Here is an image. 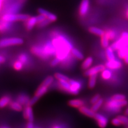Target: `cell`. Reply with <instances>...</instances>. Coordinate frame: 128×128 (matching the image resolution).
<instances>
[{"label":"cell","instance_id":"6da1fadb","mask_svg":"<svg viewBox=\"0 0 128 128\" xmlns=\"http://www.w3.org/2000/svg\"><path fill=\"white\" fill-rule=\"evenodd\" d=\"M52 44L54 46L56 57L60 61H64L70 54L73 48L70 42L65 37L59 36L52 41Z\"/></svg>","mask_w":128,"mask_h":128},{"label":"cell","instance_id":"7a4b0ae2","mask_svg":"<svg viewBox=\"0 0 128 128\" xmlns=\"http://www.w3.org/2000/svg\"><path fill=\"white\" fill-rule=\"evenodd\" d=\"M30 17L28 14H4L2 20L6 22H14L18 21L26 22Z\"/></svg>","mask_w":128,"mask_h":128},{"label":"cell","instance_id":"3957f363","mask_svg":"<svg viewBox=\"0 0 128 128\" xmlns=\"http://www.w3.org/2000/svg\"><path fill=\"white\" fill-rule=\"evenodd\" d=\"M128 102L126 100L122 101H118L111 99L106 102L105 107L106 110L110 112H118L121 108L127 105Z\"/></svg>","mask_w":128,"mask_h":128},{"label":"cell","instance_id":"277c9868","mask_svg":"<svg viewBox=\"0 0 128 128\" xmlns=\"http://www.w3.org/2000/svg\"><path fill=\"white\" fill-rule=\"evenodd\" d=\"M24 40L20 38H9L0 40V48H6L13 46L22 45Z\"/></svg>","mask_w":128,"mask_h":128},{"label":"cell","instance_id":"5b68a950","mask_svg":"<svg viewBox=\"0 0 128 128\" xmlns=\"http://www.w3.org/2000/svg\"><path fill=\"white\" fill-rule=\"evenodd\" d=\"M128 46V33H123L122 34L121 38L114 43L112 46L113 50H119L122 48L127 46Z\"/></svg>","mask_w":128,"mask_h":128},{"label":"cell","instance_id":"8992f818","mask_svg":"<svg viewBox=\"0 0 128 128\" xmlns=\"http://www.w3.org/2000/svg\"><path fill=\"white\" fill-rule=\"evenodd\" d=\"M106 67L103 65H99L95 66L93 67L86 70L84 72V75L86 76H91L97 75L100 72H102L104 70H105Z\"/></svg>","mask_w":128,"mask_h":128},{"label":"cell","instance_id":"52a82bcc","mask_svg":"<svg viewBox=\"0 0 128 128\" xmlns=\"http://www.w3.org/2000/svg\"><path fill=\"white\" fill-rule=\"evenodd\" d=\"M69 83L70 84V88L68 93L74 95L78 94L80 90L81 89V83L74 80H70Z\"/></svg>","mask_w":128,"mask_h":128},{"label":"cell","instance_id":"ba28073f","mask_svg":"<svg viewBox=\"0 0 128 128\" xmlns=\"http://www.w3.org/2000/svg\"><path fill=\"white\" fill-rule=\"evenodd\" d=\"M94 118L100 128H105L107 126L108 119L104 115L99 113H96Z\"/></svg>","mask_w":128,"mask_h":128},{"label":"cell","instance_id":"9c48e42d","mask_svg":"<svg viewBox=\"0 0 128 128\" xmlns=\"http://www.w3.org/2000/svg\"><path fill=\"white\" fill-rule=\"evenodd\" d=\"M90 7V1L89 0H82L80 4L79 13L80 16H85L88 11H89Z\"/></svg>","mask_w":128,"mask_h":128},{"label":"cell","instance_id":"30bf717a","mask_svg":"<svg viewBox=\"0 0 128 128\" xmlns=\"http://www.w3.org/2000/svg\"><path fill=\"white\" fill-rule=\"evenodd\" d=\"M38 11L40 14H42L43 16H44L46 19H49V20L51 21V22H54L57 20V16L54 14L50 12L49 11L43 9V8H39V9L38 10Z\"/></svg>","mask_w":128,"mask_h":128},{"label":"cell","instance_id":"8fae6325","mask_svg":"<svg viewBox=\"0 0 128 128\" xmlns=\"http://www.w3.org/2000/svg\"><path fill=\"white\" fill-rule=\"evenodd\" d=\"M24 116L27 119L28 122H33L34 121L33 111L32 106L27 105L26 106L24 110Z\"/></svg>","mask_w":128,"mask_h":128},{"label":"cell","instance_id":"7c38bea8","mask_svg":"<svg viewBox=\"0 0 128 128\" xmlns=\"http://www.w3.org/2000/svg\"><path fill=\"white\" fill-rule=\"evenodd\" d=\"M122 66V62L115 59L113 60L108 61L106 62L105 65V67L109 70H118L121 68Z\"/></svg>","mask_w":128,"mask_h":128},{"label":"cell","instance_id":"4fadbf2b","mask_svg":"<svg viewBox=\"0 0 128 128\" xmlns=\"http://www.w3.org/2000/svg\"><path fill=\"white\" fill-rule=\"evenodd\" d=\"M78 110L80 113H81L82 114L89 118H94V115L96 114L95 112H94L91 109H90L89 108H88L87 107H86L84 106L80 107Z\"/></svg>","mask_w":128,"mask_h":128},{"label":"cell","instance_id":"5bb4252c","mask_svg":"<svg viewBox=\"0 0 128 128\" xmlns=\"http://www.w3.org/2000/svg\"><path fill=\"white\" fill-rule=\"evenodd\" d=\"M38 24V21L36 16H32L27 20L26 22V27L27 30H30L33 28L34 26Z\"/></svg>","mask_w":128,"mask_h":128},{"label":"cell","instance_id":"9a60e30c","mask_svg":"<svg viewBox=\"0 0 128 128\" xmlns=\"http://www.w3.org/2000/svg\"><path fill=\"white\" fill-rule=\"evenodd\" d=\"M84 104L85 102L83 100L80 99H72L68 102V105L69 106L74 108H79L80 107L84 106Z\"/></svg>","mask_w":128,"mask_h":128},{"label":"cell","instance_id":"2e32d148","mask_svg":"<svg viewBox=\"0 0 128 128\" xmlns=\"http://www.w3.org/2000/svg\"><path fill=\"white\" fill-rule=\"evenodd\" d=\"M48 90V87L41 84L38 88L37 90L36 91L35 96H37V97H38V98L41 97L42 96H43L44 94L46 93Z\"/></svg>","mask_w":128,"mask_h":128},{"label":"cell","instance_id":"e0dca14e","mask_svg":"<svg viewBox=\"0 0 128 128\" xmlns=\"http://www.w3.org/2000/svg\"><path fill=\"white\" fill-rule=\"evenodd\" d=\"M30 100L29 97L25 94H20L18 98V101L22 105H28V104Z\"/></svg>","mask_w":128,"mask_h":128},{"label":"cell","instance_id":"ac0fdd59","mask_svg":"<svg viewBox=\"0 0 128 128\" xmlns=\"http://www.w3.org/2000/svg\"><path fill=\"white\" fill-rule=\"evenodd\" d=\"M93 58L91 57H87L84 62H82V68L83 70H87L90 68V67L92 65V64L93 63Z\"/></svg>","mask_w":128,"mask_h":128},{"label":"cell","instance_id":"d6986e66","mask_svg":"<svg viewBox=\"0 0 128 128\" xmlns=\"http://www.w3.org/2000/svg\"><path fill=\"white\" fill-rule=\"evenodd\" d=\"M11 102V98L8 96H3L0 98V108H3L8 105L10 104Z\"/></svg>","mask_w":128,"mask_h":128},{"label":"cell","instance_id":"ffe728a7","mask_svg":"<svg viewBox=\"0 0 128 128\" xmlns=\"http://www.w3.org/2000/svg\"><path fill=\"white\" fill-rule=\"evenodd\" d=\"M89 30L90 33H92L94 34H95L96 35L99 36H101V37L105 33V32H104L102 30L99 28H98V27H90Z\"/></svg>","mask_w":128,"mask_h":128},{"label":"cell","instance_id":"44dd1931","mask_svg":"<svg viewBox=\"0 0 128 128\" xmlns=\"http://www.w3.org/2000/svg\"><path fill=\"white\" fill-rule=\"evenodd\" d=\"M106 57L108 59V61L113 60L115 59V54H114V50L112 49V48L108 47L106 50Z\"/></svg>","mask_w":128,"mask_h":128},{"label":"cell","instance_id":"7402d4cb","mask_svg":"<svg viewBox=\"0 0 128 128\" xmlns=\"http://www.w3.org/2000/svg\"><path fill=\"white\" fill-rule=\"evenodd\" d=\"M9 105H10L11 108L15 111L20 112L22 110V105L17 101L10 102Z\"/></svg>","mask_w":128,"mask_h":128},{"label":"cell","instance_id":"603a6c76","mask_svg":"<svg viewBox=\"0 0 128 128\" xmlns=\"http://www.w3.org/2000/svg\"><path fill=\"white\" fill-rule=\"evenodd\" d=\"M59 86L60 88V89H62L65 91L68 92L70 88V84L69 81H59L58 82Z\"/></svg>","mask_w":128,"mask_h":128},{"label":"cell","instance_id":"cb8c5ba5","mask_svg":"<svg viewBox=\"0 0 128 128\" xmlns=\"http://www.w3.org/2000/svg\"><path fill=\"white\" fill-rule=\"evenodd\" d=\"M71 53L74 57L78 60H82L84 58V56L78 49L75 48H73L71 50Z\"/></svg>","mask_w":128,"mask_h":128},{"label":"cell","instance_id":"d4e9b609","mask_svg":"<svg viewBox=\"0 0 128 128\" xmlns=\"http://www.w3.org/2000/svg\"><path fill=\"white\" fill-rule=\"evenodd\" d=\"M97 75L91 76L89 77V82H88V87H89L90 89H93L95 86L96 82H97Z\"/></svg>","mask_w":128,"mask_h":128},{"label":"cell","instance_id":"484cf974","mask_svg":"<svg viewBox=\"0 0 128 128\" xmlns=\"http://www.w3.org/2000/svg\"><path fill=\"white\" fill-rule=\"evenodd\" d=\"M102 78L105 80H108L112 76V72L109 70H104L102 72Z\"/></svg>","mask_w":128,"mask_h":128},{"label":"cell","instance_id":"4316f807","mask_svg":"<svg viewBox=\"0 0 128 128\" xmlns=\"http://www.w3.org/2000/svg\"><path fill=\"white\" fill-rule=\"evenodd\" d=\"M101 44L103 48H107L109 46V40L110 39L108 38L106 33H105L103 36L101 37Z\"/></svg>","mask_w":128,"mask_h":128},{"label":"cell","instance_id":"83f0119b","mask_svg":"<svg viewBox=\"0 0 128 128\" xmlns=\"http://www.w3.org/2000/svg\"><path fill=\"white\" fill-rule=\"evenodd\" d=\"M54 78L58 80V81H69L70 78L67 76L62 74L59 73H56L54 75Z\"/></svg>","mask_w":128,"mask_h":128},{"label":"cell","instance_id":"f1b7e54d","mask_svg":"<svg viewBox=\"0 0 128 128\" xmlns=\"http://www.w3.org/2000/svg\"><path fill=\"white\" fill-rule=\"evenodd\" d=\"M54 81V78L52 76H49L46 77L44 80V81L42 82L41 84L49 88V86L53 83Z\"/></svg>","mask_w":128,"mask_h":128},{"label":"cell","instance_id":"f546056e","mask_svg":"<svg viewBox=\"0 0 128 128\" xmlns=\"http://www.w3.org/2000/svg\"><path fill=\"white\" fill-rule=\"evenodd\" d=\"M103 102H104L103 99L100 98L98 102H97L96 103L93 104V105H92V106L91 109L94 112H96L100 108V107L102 105Z\"/></svg>","mask_w":128,"mask_h":128},{"label":"cell","instance_id":"4dcf8cb0","mask_svg":"<svg viewBox=\"0 0 128 128\" xmlns=\"http://www.w3.org/2000/svg\"><path fill=\"white\" fill-rule=\"evenodd\" d=\"M10 23V22L3 21L1 19V21L0 22V32H3L9 29Z\"/></svg>","mask_w":128,"mask_h":128},{"label":"cell","instance_id":"1f68e13d","mask_svg":"<svg viewBox=\"0 0 128 128\" xmlns=\"http://www.w3.org/2000/svg\"><path fill=\"white\" fill-rule=\"evenodd\" d=\"M128 51V47H127V46L122 48H121V49H119L118 51V57L121 59H124V57L127 53Z\"/></svg>","mask_w":128,"mask_h":128},{"label":"cell","instance_id":"d6a6232c","mask_svg":"<svg viewBox=\"0 0 128 128\" xmlns=\"http://www.w3.org/2000/svg\"><path fill=\"white\" fill-rule=\"evenodd\" d=\"M111 99L115 100L118 101H122L126 100V97L123 94H116L112 96Z\"/></svg>","mask_w":128,"mask_h":128},{"label":"cell","instance_id":"836d02e7","mask_svg":"<svg viewBox=\"0 0 128 128\" xmlns=\"http://www.w3.org/2000/svg\"><path fill=\"white\" fill-rule=\"evenodd\" d=\"M24 65L21 62H20L19 60H17L14 62V65H13V67L15 70H20L23 68Z\"/></svg>","mask_w":128,"mask_h":128},{"label":"cell","instance_id":"e575fe53","mask_svg":"<svg viewBox=\"0 0 128 128\" xmlns=\"http://www.w3.org/2000/svg\"><path fill=\"white\" fill-rule=\"evenodd\" d=\"M18 60L21 62L24 65H25L28 61V57L26 54H22L18 57Z\"/></svg>","mask_w":128,"mask_h":128},{"label":"cell","instance_id":"d590c367","mask_svg":"<svg viewBox=\"0 0 128 128\" xmlns=\"http://www.w3.org/2000/svg\"><path fill=\"white\" fill-rule=\"evenodd\" d=\"M50 22H51L50 21L49 19H46L44 20H43V21H42V22H40L38 23V24H37V25H38V27L42 28V27H45V26H47L48 25H49V24Z\"/></svg>","mask_w":128,"mask_h":128},{"label":"cell","instance_id":"8d00e7d4","mask_svg":"<svg viewBox=\"0 0 128 128\" xmlns=\"http://www.w3.org/2000/svg\"><path fill=\"white\" fill-rule=\"evenodd\" d=\"M118 118L120 120L122 124H128V118L126 116L120 115L118 116Z\"/></svg>","mask_w":128,"mask_h":128},{"label":"cell","instance_id":"74e56055","mask_svg":"<svg viewBox=\"0 0 128 128\" xmlns=\"http://www.w3.org/2000/svg\"><path fill=\"white\" fill-rule=\"evenodd\" d=\"M39 98H38V97H37V96H33V97H32L31 99H30L28 105L30 106H32L33 105H34V104H35L37 102Z\"/></svg>","mask_w":128,"mask_h":128},{"label":"cell","instance_id":"f35d334b","mask_svg":"<svg viewBox=\"0 0 128 128\" xmlns=\"http://www.w3.org/2000/svg\"><path fill=\"white\" fill-rule=\"evenodd\" d=\"M112 124L115 126H121L122 124V123L120 121V120L117 118H114L113 120H112Z\"/></svg>","mask_w":128,"mask_h":128},{"label":"cell","instance_id":"ab89813d","mask_svg":"<svg viewBox=\"0 0 128 128\" xmlns=\"http://www.w3.org/2000/svg\"><path fill=\"white\" fill-rule=\"evenodd\" d=\"M101 98L99 94H97L94 95V97L91 98V100H90V102L91 104H92L93 105L94 103H96L97 102H98L99 100Z\"/></svg>","mask_w":128,"mask_h":128},{"label":"cell","instance_id":"60d3db41","mask_svg":"<svg viewBox=\"0 0 128 128\" xmlns=\"http://www.w3.org/2000/svg\"><path fill=\"white\" fill-rule=\"evenodd\" d=\"M106 34L107 35V36L108 38L110 40H113L115 37V33L112 30H109L107 32H105Z\"/></svg>","mask_w":128,"mask_h":128},{"label":"cell","instance_id":"b9f144b4","mask_svg":"<svg viewBox=\"0 0 128 128\" xmlns=\"http://www.w3.org/2000/svg\"><path fill=\"white\" fill-rule=\"evenodd\" d=\"M60 61L57 58H55L54 59L52 60L51 61L50 64H51V66H52V67H55L56 66H57L58 64L60 63Z\"/></svg>","mask_w":128,"mask_h":128},{"label":"cell","instance_id":"7bdbcfd3","mask_svg":"<svg viewBox=\"0 0 128 128\" xmlns=\"http://www.w3.org/2000/svg\"><path fill=\"white\" fill-rule=\"evenodd\" d=\"M36 17L37 21H38V24L39 23V22H42V21H43V20H45L46 19V18L44 17V16H43L42 14H40L39 15H38V16H36Z\"/></svg>","mask_w":128,"mask_h":128},{"label":"cell","instance_id":"ee69618b","mask_svg":"<svg viewBox=\"0 0 128 128\" xmlns=\"http://www.w3.org/2000/svg\"><path fill=\"white\" fill-rule=\"evenodd\" d=\"M26 128H34L33 123L31 122H28V123L27 124Z\"/></svg>","mask_w":128,"mask_h":128},{"label":"cell","instance_id":"f6af8a7d","mask_svg":"<svg viewBox=\"0 0 128 128\" xmlns=\"http://www.w3.org/2000/svg\"><path fill=\"white\" fill-rule=\"evenodd\" d=\"M6 61V59L5 58L3 57V56L0 55V64H1L3 62H4Z\"/></svg>","mask_w":128,"mask_h":128},{"label":"cell","instance_id":"bcb514c9","mask_svg":"<svg viewBox=\"0 0 128 128\" xmlns=\"http://www.w3.org/2000/svg\"><path fill=\"white\" fill-rule=\"evenodd\" d=\"M124 62L126 64H128V51L127 52V53L124 57Z\"/></svg>","mask_w":128,"mask_h":128},{"label":"cell","instance_id":"7dc6e473","mask_svg":"<svg viewBox=\"0 0 128 128\" xmlns=\"http://www.w3.org/2000/svg\"><path fill=\"white\" fill-rule=\"evenodd\" d=\"M4 0H0V10H1V6H2V3L3 2Z\"/></svg>","mask_w":128,"mask_h":128},{"label":"cell","instance_id":"c3c4849f","mask_svg":"<svg viewBox=\"0 0 128 128\" xmlns=\"http://www.w3.org/2000/svg\"><path fill=\"white\" fill-rule=\"evenodd\" d=\"M125 114L126 115H128V107L126 108V110L125 111Z\"/></svg>","mask_w":128,"mask_h":128},{"label":"cell","instance_id":"681fc988","mask_svg":"<svg viewBox=\"0 0 128 128\" xmlns=\"http://www.w3.org/2000/svg\"><path fill=\"white\" fill-rule=\"evenodd\" d=\"M53 128H60V127L59 126L56 125V126H54L53 127Z\"/></svg>","mask_w":128,"mask_h":128},{"label":"cell","instance_id":"f907efd6","mask_svg":"<svg viewBox=\"0 0 128 128\" xmlns=\"http://www.w3.org/2000/svg\"><path fill=\"white\" fill-rule=\"evenodd\" d=\"M126 17H127V18H128V11H127V12H126Z\"/></svg>","mask_w":128,"mask_h":128},{"label":"cell","instance_id":"816d5d0a","mask_svg":"<svg viewBox=\"0 0 128 128\" xmlns=\"http://www.w3.org/2000/svg\"><path fill=\"white\" fill-rule=\"evenodd\" d=\"M6 128V127H4V128Z\"/></svg>","mask_w":128,"mask_h":128}]
</instances>
